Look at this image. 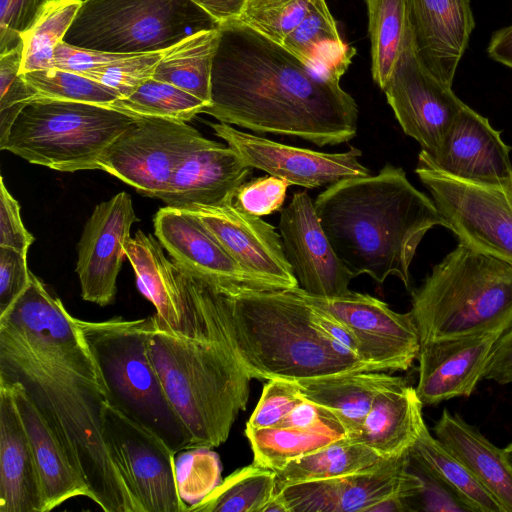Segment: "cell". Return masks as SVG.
<instances>
[{"label":"cell","mask_w":512,"mask_h":512,"mask_svg":"<svg viewBox=\"0 0 512 512\" xmlns=\"http://www.w3.org/2000/svg\"><path fill=\"white\" fill-rule=\"evenodd\" d=\"M218 28L210 104L203 113L222 123L319 147L346 143L356 135L358 107L340 82L321 76L238 20Z\"/></svg>","instance_id":"obj_1"},{"label":"cell","mask_w":512,"mask_h":512,"mask_svg":"<svg viewBox=\"0 0 512 512\" xmlns=\"http://www.w3.org/2000/svg\"><path fill=\"white\" fill-rule=\"evenodd\" d=\"M0 377L18 383L43 414L92 501L105 512H138L103 438L105 387L69 312L24 332L0 326Z\"/></svg>","instance_id":"obj_2"},{"label":"cell","mask_w":512,"mask_h":512,"mask_svg":"<svg viewBox=\"0 0 512 512\" xmlns=\"http://www.w3.org/2000/svg\"><path fill=\"white\" fill-rule=\"evenodd\" d=\"M184 274L213 341L224 345L251 378L296 381L379 371L324 335L295 288L226 294Z\"/></svg>","instance_id":"obj_3"},{"label":"cell","mask_w":512,"mask_h":512,"mask_svg":"<svg viewBox=\"0 0 512 512\" xmlns=\"http://www.w3.org/2000/svg\"><path fill=\"white\" fill-rule=\"evenodd\" d=\"M321 226L353 277L378 284L397 276L410 287V265L425 234L447 228L432 198L390 163L376 175L329 185L314 201Z\"/></svg>","instance_id":"obj_4"},{"label":"cell","mask_w":512,"mask_h":512,"mask_svg":"<svg viewBox=\"0 0 512 512\" xmlns=\"http://www.w3.org/2000/svg\"><path fill=\"white\" fill-rule=\"evenodd\" d=\"M151 317L150 355L192 447L221 445L247 406L252 378L224 345L174 335Z\"/></svg>","instance_id":"obj_5"},{"label":"cell","mask_w":512,"mask_h":512,"mask_svg":"<svg viewBox=\"0 0 512 512\" xmlns=\"http://www.w3.org/2000/svg\"><path fill=\"white\" fill-rule=\"evenodd\" d=\"M410 311L421 343L502 333L512 323V264L459 242L412 292Z\"/></svg>","instance_id":"obj_6"},{"label":"cell","mask_w":512,"mask_h":512,"mask_svg":"<svg viewBox=\"0 0 512 512\" xmlns=\"http://www.w3.org/2000/svg\"><path fill=\"white\" fill-rule=\"evenodd\" d=\"M76 323L101 375L106 402L175 452L191 448L192 437L168 399L150 355L152 317Z\"/></svg>","instance_id":"obj_7"},{"label":"cell","mask_w":512,"mask_h":512,"mask_svg":"<svg viewBox=\"0 0 512 512\" xmlns=\"http://www.w3.org/2000/svg\"><path fill=\"white\" fill-rule=\"evenodd\" d=\"M137 118L109 106L37 98L21 110L0 149L60 172L94 170Z\"/></svg>","instance_id":"obj_8"},{"label":"cell","mask_w":512,"mask_h":512,"mask_svg":"<svg viewBox=\"0 0 512 512\" xmlns=\"http://www.w3.org/2000/svg\"><path fill=\"white\" fill-rule=\"evenodd\" d=\"M218 25L191 0H83L63 41L111 53L163 51Z\"/></svg>","instance_id":"obj_9"},{"label":"cell","mask_w":512,"mask_h":512,"mask_svg":"<svg viewBox=\"0 0 512 512\" xmlns=\"http://www.w3.org/2000/svg\"><path fill=\"white\" fill-rule=\"evenodd\" d=\"M415 173L460 243L512 264V180L485 184L458 179L422 151Z\"/></svg>","instance_id":"obj_10"},{"label":"cell","mask_w":512,"mask_h":512,"mask_svg":"<svg viewBox=\"0 0 512 512\" xmlns=\"http://www.w3.org/2000/svg\"><path fill=\"white\" fill-rule=\"evenodd\" d=\"M103 438L138 512H184L176 453L158 435L105 402Z\"/></svg>","instance_id":"obj_11"},{"label":"cell","mask_w":512,"mask_h":512,"mask_svg":"<svg viewBox=\"0 0 512 512\" xmlns=\"http://www.w3.org/2000/svg\"><path fill=\"white\" fill-rule=\"evenodd\" d=\"M209 140L183 121L138 117L110 145L98 170L161 199L180 162Z\"/></svg>","instance_id":"obj_12"},{"label":"cell","mask_w":512,"mask_h":512,"mask_svg":"<svg viewBox=\"0 0 512 512\" xmlns=\"http://www.w3.org/2000/svg\"><path fill=\"white\" fill-rule=\"evenodd\" d=\"M404 133L435 159L460 111L465 107L449 86L419 59L409 26L395 67L383 88Z\"/></svg>","instance_id":"obj_13"},{"label":"cell","mask_w":512,"mask_h":512,"mask_svg":"<svg viewBox=\"0 0 512 512\" xmlns=\"http://www.w3.org/2000/svg\"><path fill=\"white\" fill-rule=\"evenodd\" d=\"M297 293L309 304L344 323L359 343L360 359L379 371H405L418 358L419 331L411 311L399 313L369 294L350 291L338 297Z\"/></svg>","instance_id":"obj_14"},{"label":"cell","mask_w":512,"mask_h":512,"mask_svg":"<svg viewBox=\"0 0 512 512\" xmlns=\"http://www.w3.org/2000/svg\"><path fill=\"white\" fill-rule=\"evenodd\" d=\"M208 124L246 165L286 180L291 185L314 189L370 175L360 162L362 152L356 147L341 153H326L282 144L222 122Z\"/></svg>","instance_id":"obj_15"},{"label":"cell","mask_w":512,"mask_h":512,"mask_svg":"<svg viewBox=\"0 0 512 512\" xmlns=\"http://www.w3.org/2000/svg\"><path fill=\"white\" fill-rule=\"evenodd\" d=\"M194 215L226 252L270 290L298 287L275 228L239 209L233 201L181 208Z\"/></svg>","instance_id":"obj_16"},{"label":"cell","mask_w":512,"mask_h":512,"mask_svg":"<svg viewBox=\"0 0 512 512\" xmlns=\"http://www.w3.org/2000/svg\"><path fill=\"white\" fill-rule=\"evenodd\" d=\"M278 229L301 290L319 297H338L351 291L354 277L330 244L307 191L295 192L280 210Z\"/></svg>","instance_id":"obj_17"},{"label":"cell","mask_w":512,"mask_h":512,"mask_svg":"<svg viewBox=\"0 0 512 512\" xmlns=\"http://www.w3.org/2000/svg\"><path fill=\"white\" fill-rule=\"evenodd\" d=\"M156 237L139 230L124 246L141 294L155 307V323L180 337L209 341L205 320L181 269L169 260Z\"/></svg>","instance_id":"obj_18"},{"label":"cell","mask_w":512,"mask_h":512,"mask_svg":"<svg viewBox=\"0 0 512 512\" xmlns=\"http://www.w3.org/2000/svg\"><path fill=\"white\" fill-rule=\"evenodd\" d=\"M137 221L127 192H119L95 206L78 242L76 272L83 300L100 306L114 300L117 277L126 257L124 246Z\"/></svg>","instance_id":"obj_19"},{"label":"cell","mask_w":512,"mask_h":512,"mask_svg":"<svg viewBox=\"0 0 512 512\" xmlns=\"http://www.w3.org/2000/svg\"><path fill=\"white\" fill-rule=\"evenodd\" d=\"M153 224L155 237L184 272L226 294L270 290L249 275L187 211L166 205L156 212Z\"/></svg>","instance_id":"obj_20"},{"label":"cell","mask_w":512,"mask_h":512,"mask_svg":"<svg viewBox=\"0 0 512 512\" xmlns=\"http://www.w3.org/2000/svg\"><path fill=\"white\" fill-rule=\"evenodd\" d=\"M407 463L408 452L349 475L289 485L277 494L288 512H368L385 497L418 483Z\"/></svg>","instance_id":"obj_21"},{"label":"cell","mask_w":512,"mask_h":512,"mask_svg":"<svg viewBox=\"0 0 512 512\" xmlns=\"http://www.w3.org/2000/svg\"><path fill=\"white\" fill-rule=\"evenodd\" d=\"M500 332L421 343L419 379L415 388L423 405L469 397L478 382Z\"/></svg>","instance_id":"obj_22"},{"label":"cell","mask_w":512,"mask_h":512,"mask_svg":"<svg viewBox=\"0 0 512 512\" xmlns=\"http://www.w3.org/2000/svg\"><path fill=\"white\" fill-rule=\"evenodd\" d=\"M406 9L419 59L452 86L475 26L470 0H406Z\"/></svg>","instance_id":"obj_23"},{"label":"cell","mask_w":512,"mask_h":512,"mask_svg":"<svg viewBox=\"0 0 512 512\" xmlns=\"http://www.w3.org/2000/svg\"><path fill=\"white\" fill-rule=\"evenodd\" d=\"M511 147L489 120L469 106L451 126L434 165L458 179L498 184L512 180Z\"/></svg>","instance_id":"obj_24"},{"label":"cell","mask_w":512,"mask_h":512,"mask_svg":"<svg viewBox=\"0 0 512 512\" xmlns=\"http://www.w3.org/2000/svg\"><path fill=\"white\" fill-rule=\"evenodd\" d=\"M252 169L230 146L209 140L180 162L160 200L176 208L233 201Z\"/></svg>","instance_id":"obj_25"},{"label":"cell","mask_w":512,"mask_h":512,"mask_svg":"<svg viewBox=\"0 0 512 512\" xmlns=\"http://www.w3.org/2000/svg\"><path fill=\"white\" fill-rule=\"evenodd\" d=\"M0 512H45L33 450L13 389L0 377Z\"/></svg>","instance_id":"obj_26"},{"label":"cell","mask_w":512,"mask_h":512,"mask_svg":"<svg viewBox=\"0 0 512 512\" xmlns=\"http://www.w3.org/2000/svg\"><path fill=\"white\" fill-rule=\"evenodd\" d=\"M6 381L13 389L33 450L43 490L45 512L70 498L84 496L92 500L93 495L84 476L73 465L43 414L18 383Z\"/></svg>","instance_id":"obj_27"},{"label":"cell","mask_w":512,"mask_h":512,"mask_svg":"<svg viewBox=\"0 0 512 512\" xmlns=\"http://www.w3.org/2000/svg\"><path fill=\"white\" fill-rule=\"evenodd\" d=\"M433 431L499 503L503 512H512V463L505 450L447 409L442 411Z\"/></svg>","instance_id":"obj_28"},{"label":"cell","mask_w":512,"mask_h":512,"mask_svg":"<svg viewBox=\"0 0 512 512\" xmlns=\"http://www.w3.org/2000/svg\"><path fill=\"white\" fill-rule=\"evenodd\" d=\"M302 396L330 410L352 438L360 429L375 397L407 383L384 371H357L329 374L295 381Z\"/></svg>","instance_id":"obj_29"},{"label":"cell","mask_w":512,"mask_h":512,"mask_svg":"<svg viewBox=\"0 0 512 512\" xmlns=\"http://www.w3.org/2000/svg\"><path fill=\"white\" fill-rule=\"evenodd\" d=\"M423 404L414 387L405 383L379 393L359 431L351 438L381 458L399 457L409 451L424 423Z\"/></svg>","instance_id":"obj_30"},{"label":"cell","mask_w":512,"mask_h":512,"mask_svg":"<svg viewBox=\"0 0 512 512\" xmlns=\"http://www.w3.org/2000/svg\"><path fill=\"white\" fill-rule=\"evenodd\" d=\"M281 46L309 68L335 82H340L356 53L343 42L325 0H312L306 17Z\"/></svg>","instance_id":"obj_31"},{"label":"cell","mask_w":512,"mask_h":512,"mask_svg":"<svg viewBox=\"0 0 512 512\" xmlns=\"http://www.w3.org/2000/svg\"><path fill=\"white\" fill-rule=\"evenodd\" d=\"M163 51L111 53L78 48L62 41L54 51V66L97 81L126 97L152 78Z\"/></svg>","instance_id":"obj_32"},{"label":"cell","mask_w":512,"mask_h":512,"mask_svg":"<svg viewBox=\"0 0 512 512\" xmlns=\"http://www.w3.org/2000/svg\"><path fill=\"white\" fill-rule=\"evenodd\" d=\"M219 38L217 26L195 32L165 49L152 78L210 104L211 72Z\"/></svg>","instance_id":"obj_33"},{"label":"cell","mask_w":512,"mask_h":512,"mask_svg":"<svg viewBox=\"0 0 512 512\" xmlns=\"http://www.w3.org/2000/svg\"><path fill=\"white\" fill-rule=\"evenodd\" d=\"M245 433L254 455L253 463L274 471L340 438L348 437L336 416L309 428H246Z\"/></svg>","instance_id":"obj_34"},{"label":"cell","mask_w":512,"mask_h":512,"mask_svg":"<svg viewBox=\"0 0 512 512\" xmlns=\"http://www.w3.org/2000/svg\"><path fill=\"white\" fill-rule=\"evenodd\" d=\"M383 459L362 443L349 437L340 438L276 470V490L356 473L377 465Z\"/></svg>","instance_id":"obj_35"},{"label":"cell","mask_w":512,"mask_h":512,"mask_svg":"<svg viewBox=\"0 0 512 512\" xmlns=\"http://www.w3.org/2000/svg\"><path fill=\"white\" fill-rule=\"evenodd\" d=\"M409 454L445 481L475 512H503L499 503L467 466L445 444L432 436L425 422Z\"/></svg>","instance_id":"obj_36"},{"label":"cell","mask_w":512,"mask_h":512,"mask_svg":"<svg viewBox=\"0 0 512 512\" xmlns=\"http://www.w3.org/2000/svg\"><path fill=\"white\" fill-rule=\"evenodd\" d=\"M371 72L383 90L401 53L407 27L406 0H365Z\"/></svg>","instance_id":"obj_37"},{"label":"cell","mask_w":512,"mask_h":512,"mask_svg":"<svg viewBox=\"0 0 512 512\" xmlns=\"http://www.w3.org/2000/svg\"><path fill=\"white\" fill-rule=\"evenodd\" d=\"M276 493V472L253 463L234 471L188 511L261 512Z\"/></svg>","instance_id":"obj_38"},{"label":"cell","mask_w":512,"mask_h":512,"mask_svg":"<svg viewBox=\"0 0 512 512\" xmlns=\"http://www.w3.org/2000/svg\"><path fill=\"white\" fill-rule=\"evenodd\" d=\"M83 0H52L32 25L20 34V74L53 68L54 51L63 41Z\"/></svg>","instance_id":"obj_39"},{"label":"cell","mask_w":512,"mask_h":512,"mask_svg":"<svg viewBox=\"0 0 512 512\" xmlns=\"http://www.w3.org/2000/svg\"><path fill=\"white\" fill-rule=\"evenodd\" d=\"M208 105L174 85L150 78L130 95L115 100L110 107L134 117L188 122L203 113Z\"/></svg>","instance_id":"obj_40"},{"label":"cell","mask_w":512,"mask_h":512,"mask_svg":"<svg viewBox=\"0 0 512 512\" xmlns=\"http://www.w3.org/2000/svg\"><path fill=\"white\" fill-rule=\"evenodd\" d=\"M37 98L109 106L121 95L97 81L57 67L21 74ZM36 98V99H37Z\"/></svg>","instance_id":"obj_41"},{"label":"cell","mask_w":512,"mask_h":512,"mask_svg":"<svg viewBox=\"0 0 512 512\" xmlns=\"http://www.w3.org/2000/svg\"><path fill=\"white\" fill-rule=\"evenodd\" d=\"M221 470L220 458L210 447L186 448L176 453L177 488L187 511L221 483Z\"/></svg>","instance_id":"obj_42"},{"label":"cell","mask_w":512,"mask_h":512,"mask_svg":"<svg viewBox=\"0 0 512 512\" xmlns=\"http://www.w3.org/2000/svg\"><path fill=\"white\" fill-rule=\"evenodd\" d=\"M312 0H247L238 21L282 45L303 21Z\"/></svg>","instance_id":"obj_43"},{"label":"cell","mask_w":512,"mask_h":512,"mask_svg":"<svg viewBox=\"0 0 512 512\" xmlns=\"http://www.w3.org/2000/svg\"><path fill=\"white\" fill-rule=\"evenodd\" d=\"M22 43L0 54V143L21 110L38 97L20 74Z\"/></svg>","instance_id":"obj_44"},{"label":"cell","mask_w":512,"mask_h":512,"mask_svg":"<svg viewBox=\"0 0 512 512\" xmlns=\"http://www.w3.org/2000/svg\"><path fill=\"white\" fill-rule=\"evenodd\" d=\"M407 468L419 479L410 499L411 512H475L445 481L409 454Z\"/></svg>","instance_id":"obj_45"},{"label":"cell","mask_w":512,"mask_h":512,"mask_svg":"<svg viewBox=\"0 0 512 512\" xmlns=\"http://www.w3.org/2000/svg\"><path fill=\"white\" fill-rule=\"evenodd\" d=\"M304 399L295 381L270 379L263 387L246 428L277 427Z\"/></svg>","instance_id":"obj_46"},{"label":"cell","mask_w":512,"mask_h":512,"mask_svg":"<svg viewBox=\"0 0 512 512\" xmlns=\"http://www.w3.org/2000/svg\"><path fill=\"white\" fill-rule=\"evenodd\" d=\"M290 185L288 181L272 175L254 178L237 188L233 203L251 215H269L281 210Z\"/></svg>","instance_id":"obj_47"},{"label":"cell","mask_w":512,"mask_h":512,"mask_svg":"<svg viewBox=\"0 0 512 512\" xmlns=\"http://www.w3.org/2000/svg\"><path fill=\"white\" fill-rule=\"evenodd\" d=\"M50 1L0 0V54L22 43L20 34L32 25Z\"/></svg>","instance_id":"obj_48"},{"label":"cell","mask_w":512,"mask_h":512,"mask_svg":"<svg viewBox=\"0 0 512 512\" xmlns=\"http://www.w3.org/2000/svg\"><path fill=\"white\" fill-rule=\"evenodd\" d=\"M31 271L27 254L0 246V315H2L27 288Z\"/></svg>","instance_id":"obj_49"},{"label":"cell","mask_w":512,"mask_h":512,"mask_svg":"<svg viewBox=\"0 0 512 512\" xmlns=\"http://www.w3.org/2000/svg\"><path fill=\"white\" fill-rule=\"evenodd\" d=\"M34 241L27 231L20 215V205L10 194L0 177V246L13 248L27 254Z\"/></svg>","instance_id":"obj_50"},{"label":"cell","mask_w":512,"mask_h":512,"mask_svg":"<svg viewBox=\"0 0 512 512\" xmlns=\"http://www.w3.org/2000/svg\"><path fill=\"white\" fill-rule=\"evenodd\" d=\"M483 379L512 383V323L498 336L483 371Z\"/></svg>","instance_id":"obj_51"},{"label":"cell","mask_w":512,"mask_h":512,"mask_svg":"<svg viewBox=\"0 0 512 512\" xmlns=\"http://www.w3.org/2000/svg\"><path fill=\"white\" fill-rule=\"evenodd\" d=\"M309 305L312 308V317L315 326L329 339L340 344L360 359L359 343L353 332L332 315L311 304Z\"/></svg>","instance_id":"obj_52"},{"label":"cell","mask_w":512,"mask_h":512,"mask_svg":"<svg viewBox=\"0 0 512 512\" xmlns=\"http://www.w3.org/2000/svg\"><path fill=\"white\" fill-rule=\"evenodd\" d=\"M217 25L238 20L247 0H191Z\"/></svg>","instance_id":"obj_53"},{"label":"cell","mask_w":512,"mask_h":512,"mask_svg":"<svg viewBox=\"0 0 512 512\" xmlns=\"http://www.w3.org/2000/svg\"><path fill=\"white\" fill-rule=\"evenodd\" d=\"M487 54L495 62L512 69V24L492 34Z\"/></svg>","instance_id":"obj_54"},{"label":"cell","mask_w":512,"mask_h":512,"mask_svg":"<svg viewBox=\"0 0 512 512\" xmlns=\"http://www.w3.org/2000/svg\"><path fill=\"white\" fill-rule=\"evenodd\" d=\"M261 512H288L283 500L276 493L263 507Z\"/></svg>","instance_id":"obj_55"},{"label":"cell","mask_w":512,"mask_h":512,"mask_svg":"<svg viewBox=\"0 0 512 512\" xmlns=\"http://www.w3.org/2000/svg\"><path fill=\"white\" fill-rule=\"evenodd\" d=\"M506 454L508 455L511 463H512V442L510 444H508L505 448H504Z\"/></svg>","instance_id":"obj_56"}]
</instances>
